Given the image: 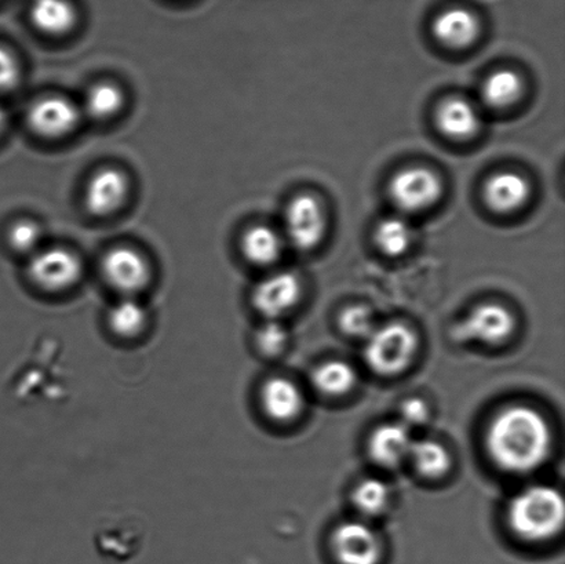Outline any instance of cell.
<instances>
[{"label":"cell","mask_w":565,"mask_h":564,"mask_svg":"<svg viewBox=\"0 0 565 564\" xmlns=\"http://www.w3.org/2000/svg\"><path fill=\"white\" fill-rule=\"evenodd\" d=\"M516 330V318L507 307L495 302L480 304L458 324V340L478 341L486 345H501Z\"/></svg>","instance_id":"6"},{"label":"cell","mask_w":565,"mask_h":564,"mask_svg":"<svg viewBox=\"0 0 565 564\" xmlns=\"http://www.w3.org/2000/svg\"><path fill=\"white\" fill-rule=\"evenodd\" d=\"M564 500L551 486L536 485L520 491L508 508V522L519 539L542 543L562 532Z\"/></svg>","instance_id":"2"},{"label":"cell","mask_w":565,"mask_h":564,"mask_svg":"<svg viewBox=\"0 0 565 564\" xmlns=\"http://www.w3.org/2000/svg\"><path fill=\"white\" fill-rule=\"evenodd\" d=\"M436 124L446 137L465 141L478 135L481 120L478 109L468 99L450 97L437 108Z\"/></svg>","instance_id":"16"},{"label":"cell","mask_w":565,"mask_h":564,"mask_svg":"<svg viewBox=\"0 0 565 564\" xmlns=\"http://www.w3.org/2000/svg\"><path fill=\"white\" fill-rule=\"evenodd\" d=\"M288 333L279 320H267L256 331L257 350L268 358L279 357L287 345Z\"/></svg>","instance_id":"28"},{"label":"cell","mask_w":565,"mask_h":564,"mask_svg":"<svg viewBox=\"0 0 565 564\" xmlns=\"http://www.w3.org/2000/svg\"><path fill=\"white\" fill-rule=\"evenodd\" d=\"M129 180L118 169L107 168L97 171L86 188L87 209L96 215L116 212L126 201Z\"/></svg>","instance_id":"13"},{"label":"cell","mask_w":565,"mask_h":564,"mask_svg":"<svg viewBox=\"0 0 565 564\" xmlns=\"http://www.w3.org/2000/svg\"><path fill=\"white\" fill-rule=\"evenodd\" d=\"M352 501L356 510L365 518L380 517L390 506V488L380 479H364L354 489Z\"/></svg>","instance_id":"25"},{"label":"cell","mask_w":565,"mask_h":564,"mask_svg":"<svg viewBox=\"0 0 565 564\" xmlns=\"http://www.w3.org/2000/svg\"><path fill=\"white\" fill-rule=\"evenodd\" d=\"M402 424L404 427H420L429 418V408L420 397H408L401 407Z\"/></svg>","instance_id":"30"},{"label":"cell","mask_w":565,"mask_h":564,"mask_svg":"<svg viewBox=\"0 0 565 564\" xmlns=\"http://www.w3.org/2000/svg\"><path fill=\"white\" fill-rule=\"evenodd\" d=\"M413 234L412 225L406 220L392 215L381 221L374 237L382 253L390 257H398L412 246Z\"/></svg>","instance_id":"24"},{"label":"cell","mask_w":565,"mask_h":564,"mask_svg":"<svg viewBox=\"0 0 565 564\" xmlns=\"http://www.w3.org/2000/svg\"><path fill=\"white\" fill-rule=\"evenodd\" d=\"M301 292V281L296 274L279 273L259 281L253 291L252 301L265 319L279 320L297 306Z\"/></svg>","instance_id":"10"},{"label":"cell","mask_w":565,"mask_h":564,"mask_svg":"<svg viewBox=\"0 0 565 564\" xmlns=\"http://www.w3.org/2000/svg\"><path fill=\"white\" fill-rule=\"evenodd\" d=\"M108 328L116 339H140L149 326L148 309L136 297H121L108 311Z\"/></svg>","instance_id":"18"},{"label":"cell","mask_w":565,"mask_h":564,"mask_svg":"<svg viewBox=\"0 0 565 564\" xmlns=\"http://www.w3.org/2000/svg\"><path fill=\"white\" fill-rule=\"evenodd\" d=\"M531 188L522 174L501 171L486 182L484 199L491 210L508 214L516 212L529 201Z\"/></svg>","instance_id":"15"},{"label":"cell","mask_w":565,"mask_h":564,"mask_svg":"<svg viewBox=\"0 0 565 564\" xmlns=\"http://www.w3.org/2000/svg\"><path fill=\"white\" fill-rule=\"evenodd\" d=\"M418 350V337L401 322L376 326L365 344L364 358L374 373L393 377L412 364Z\"/></svg>","instance_id":"3"},{"label":"cell","mask_w":565,"mask_h":564,"mask_svg":"<svg viewBox=\"0 0 565 564\" xmlns=\"http://www.w3.org/2000/svg\"><path fill=\"white\" fill-rule=\"evenodd\" d=\"M242 251L248 262L270 265L280 257L281 240L278 232L267 225H254L242 240Z\"/></svg>","instance_id":"23"},{"label":"cell","mask_w":565,"mask_h":564,"mask_svg":"<svg viewBox=\"0 0 565 564\" xmlns=\"http://www.w3.org/2000/svg\"><path fill=\"white\" fill-rule=\"evenodd\" d=\"M523 94V81L516 72L500 70L487 77L481 97L491 108H508L516 104Z\"/></svg>","instance_id":"22"},{"label":"cell","mask_w":565,"mask_h":564,"mask_svg":"<svg viewBox=\"0 0 565 564\" xmlns=\"http://www.w3.org/2000/svg\"><path fill=\"white\" fill-rule=\"evenodd\" d=\"M259 403L265 416L276 423L294 422L301 416L305 405L303 395L298 385L281 375L265 381L259 390Z\"/></svg>","instance_id":"12"},{"label":"cell","mask_w":565,"mask_h":564,"mask_svg":"<svg viewBox=\"0 0 565 564\" xmlns=\"http://www.w3.org/2000/svg\"><path fill=\"white\" fill-rule=\"evenodd\" d=\"M81 109L66 97L38 99L28 110V121L39 136L58 138L68 135L79 124Z\"/></svg>","instance_id":"11"},{"label":"cell","mask_w":565,"mask_h":564,"mask_svg":"<svg viewBox=\"0 0 565 564\" xmlns=\"http://www.w3.org/2000/svg\"><path fill=\"white\" fill-rule=\"evenodd\" d=\"M83 273L81 258L63 247L33 253L28 264V278L44 291L61 292L74 287Z\"/></svg>","instance_id":"4"},{"label":"cell","mask_w":565,"mask_h":564,"mask_svg":"<svg viewBox=\"0 0 565 564\" xmlns=\"http://www.w3.org/2000/svg\"><path fill=\"white\" fill-rule=\"evenodd\" d=\"M310 380H312L315 390L320 392L321 395L340 397L353 390L358 375L351 364L342 361H330L316 368Z\"/></svg>","instance_id":"21"},{"label":"cell","mask_w":565,"mask_h":564,"mask_svg":"<svg viewBox=\"0 0 565 564\" xmlns=\"http://www.w3.org/2000/svg\"><path fill=\"white\" fill-rule=\"evenodd\" d=\"M486 441L498 468L523 475L535 471L546 461L552 449V430L535 408L514 405L492 418Z\"/></svg>","instance_id":"1"},{"label":"cell","mask_w":565,"mask_h":564,"mask_svg":"<svg viewBox=\"0 0 565 564\" xmlns=\"http://www.w3.org/2000/svg\"><path fill=\"white\" fill-rule=\"evenodd\" d=\"M342 333L367 340L376 329L373 311L365 306H352L343 309L338 318Z\"/></svg>","instance_id":"27"},{"label":"cell","mask_w":565,"mask_h":564,"mask_svg":"<svg viewBox=\"0 0 565 564\" xmlns=\"http://www.w3.org/2000/svg\"><path fill=\"white\" fill-rule=\"evenodd\" d=\"M331 550L340 564H380L382 543L369 524L358 521L343 522L331 538Z\"/></svg>","instance_id":"8"},{"label":"cell","mask_w":565,"mask_h":564,"mask_svg":"<svg viewBox=\"0 0 565 564\" xmlns=\"http://www.w3.org/2000/svg\"><path fill=\"white\" fill-rule=\"evenodd\" d=\"M391 201L406 213H418L434 206L443 193V184L434 171L426 168H407L397 171L390 182Z\"/></svg>","instance_id":"5"},{"label":"cell","mask_w":565,"mask_h":564,"mask_svg":"<svg viewBox=\"0 0 565 564\" xmlns=\"http://www.w3.org/2000/svg\"><path fill=\"white\" fill-rule=\"evenodd\" d=\"M21 76L19 63L10 50L0 46V92H8L17 86Z\"/></svg>","instance_id":"31"},{"label":"cell","mask_w":565,"mask_h":564,"mask_svg":"<svg viewBox=\"0 0 565 564\" xmlns=\"http://www.w3.org/2000/svg\"><path fill=\"white\" fill-rule=\"evenodd\" d=\"M42 240V230L35 221L20 220L9 231V243L15 252H35Z\"/></svg>","instance_id":"29"},{"label":"cell","mask_w":565,"mask_h":564,"mask_svg":"<svg viewBox=\"0 0 565 564\" xmlns=\"http://www.w3.org/2000/svg\"><path fill=\"white\" fill-rule=\"evenodd\" d=\"M103 274L108 285L124 297H136L151 280L146 257L131 247H115L105 254Z\"/></svg>","instance_id":"7"},{"label":"cell","mask_w":565,"mask_h":564,"mask_svg":"<svg viewBox=\"0 0 565 564\" xmlns=\"http://www.w3.org/2000/svg\"><path fill=\"white\" fill-rule=\"evenodd\" d=\"M408 458L420 477L428 479L446 477L452 464L450 451L440 441L431 439L413 441Z\"/></svg>","instance_id":"20"},{"label":"cell","mask_w":565,"mask_h":564,"mask_svg":"<svg viewBox=\"0 0 565 564\" xmlns=\"http://www.w3.org/2000/svg\"><path fill=\"white\" fill-rule=\"evenodd\" d=\"M32 24L47 35H64L75 26L77 11L71 0H33Z\"/></svg>","instance_id":"19"},{"label":"cell","mask_w":565,"mask_h":564,"mask_svg":"<svg viewBox=\"0 0 565 564\" xmlns=\"http://www.w3.org/2000/svg\"><path fill=\"white\" fill-rule=\"evenodd\" d=\"M479 32V19L468 9H448L437 15L434 22L435 38L450 49L470 46L478 39Z\"/></svg>","instance_id":"17"},{"label":"cell","mask_w":565,"mask_h":564,"mask_svg":"<svg viewBox=\"0 0 565 564\" xmlns=\"http://www.w3.org/2000/svg\"><path fill=\"white\" fill-rule=\"evenodd\" d=\"M413 441L409 429L402 423L381 425L370 436V457L380 467H398L408 458Z\"/></svg>","instance_id":"14"},{"label":"cell","mask_w":565,"mask_h":564,"mask_svg":"<svg viewBox=\"0 0 565 564\" xmlns=\"http://www.w3.org/2000/svg\"><path fill=\"white\" fill-rule=\"evenodd\" d=\"M285 224L294 247L301 252L312 251L326 230L324 213L318 199L308 193L294 198L286 209Z\"/></svg>","instance_id":"9"},{"label":"cell","mask_w":565,"mask_h":564,"mask_svg":"<svg viewBox=\"0 0 565 564\" xmlns=\"http://www.w3.org/2000/svg\"><path fill=\"white\" fill-rule=\"evenodd\" d=\"M125 96L113 83L103 82L94 85L85 98V113L96 119H108L124 107Z\"/></svg>","instance_id":"26"},{"label":"cell","mask_w":565,"mask_h":564,"mask_svg":"<svg viewBox=\"0 0 565 564\" xmlns=\"http://www.w3.org/2000/svg\"><path fill=\"white\" fill-rule=\"evenodd\" d=\"M6 125H8V114H6L4 108L0 105V132L4 130Z\"/></svg>","instance_id":"32"}]
</instances>
